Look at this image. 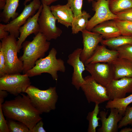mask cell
Instances as JSON below:
<instances>
[{
  "instance_id": "4dcf8cb0",
  "label": "cell",
  "mask_w": 132,
  "mask_h": 132,
  "mask_svg": "<svg viewBox=\"0 0 132 132\" xmlns=\"http://www.w3.org/2000/svg\"><path fill=\"white\" fill-rule=\"evenodd\" d=\"M83 0H67V2L73 13L74 17L80 15Z\"/></svg>"
},
{
  "instance_id": "8d00e7d4",
  "label": "cell",
  "mask_w": 132,
  "mask_h": 132,
  "mask_svg": "<svg viewBox=\"0 0 132 132\" xmlns=\"http://www.w3.org/2000/svg\"><path fill=\"white\" fill-rule=\"evenodd\" d=\"M58 0H41L42 3L47 6H49L52 3Z\"/></svg>"
},
{
  "instance_id": "836d02e7",
  "label": "cell",
  "mask_w": 132,
  "mask_h": 132,
  "mask_svg": "<svg viewBox=\"0 0 132 132\" xmlns=\"http://www.w3.org/2000/svg\"><path fill=\"white\" fill-rule=\"evenodd\" d=\"M6 75L7 74L4 55L2 50L0 48V77Z\"/></svg>"
},
{
  "instance_id": "4fadbf2b",
  "label": "cell",
  "mask_w": 132,
  "mask_h": 132,
  "mask_svg": "<svg viewBox=\"0 0 132 132\" xmlns=\"http://www.w3.org/2000/svg\"><path fill=\"white\" fill-rule=\"evenodd\" d=\"M83 38V48L80 55L81 60L84 64L92 55L99 44L103 40L99 33L85 29L81 32Z\"/></svg>"
},
{
  "instance_id": "b9f144b4",
  "label": "cell",
  "mask_w": 132,
  "mask_h": 132,
  "mask_svg": "<svg viewBox=\"0 0 132 132\" xmlns=\"http://www.w3.org/2000/svg\"><path fill=\"white\" fill-rule=\"evenodd\" d=\"M88 1H92L93 0H88Z\"/></svg>"
},
{
  "instance_id": "ffe728a7",
  "label": "cell",
  "mask_w": 132,
  "mask_h": 132,
  "mask_svg": "<svg viewBox=\"0 0 132 132\" xmlns=\"http://www.w3.org/2000/svg\"><path fill=\"white\" fill-rule=\"evenodd\" d=\"M91 31L99 33L106 39L121 35L114 20H109L101 23L94 27Z\"/></svg>"
},
{
  "instance_id": "8992f818",
  "label": "cell",
  "mask_w": 132,
  "mask_h": 132,
  "mask_svg": "<svg viewBox=\"0 0 132 132\" xmlns=\"http://www.w3.org/2000/svg\"><path fill=\"white\" fill-rule=\"evenodd\" d=\"M29 77L26 74L6 75L0 77V90L16 96L25 93L31 83Z\"/></svg>"
},
{
  "instance_id": "3957f363",
  "label": "cell",
  "mask_w": 132,
  "mask_h": 132,
  "mask_svg": "<svg viewBox=\"0 0 132 132\" xmlns=\"http://www.w3.org/2000/svg\"><path fill=\"white\" fill-rule=\"evenodd\" d=\"M57 54L56 49L52 48L46 56L37 60L34 67L25 74L31 77L47 73L51 75L54 80L57 81V72H65L66 68L64 61L61 58H57Z\"/></svg>"
},
{
  "instance_id": "4316f807",
  "label": "cell",
  "mask_w": 132,
  "mask_h": 132,
  "mask_svg": "<svg viewBox=\"0 0 132 132\" xmlns=\"http://www.w3.org/2000/svg\"><path fill=\"white\" fill-rule=\"evenodd\" d=\"M114 20L119 30L121 35L132 36V22L117 19Z\"/></svg>"
},
{
  "instance_id": "1f68e13d",
  "label": "cell",
  "mask_w": 132,
  "mask_h": 132,
  "mask_svg": "<svg viewBox=\"0 0 132 132\" xmlns=\"http://www.w3.org/2000/svg\"><path fill=\"white\" fill-rule=\"evenodd\" d=\"M4 99H0V132H9L7 121L4 118L2 111V104Z\"/></svg>"
},
{
  "instance_id": "83f0119b",
  "label": "cell",
  "mask_w": 132,
  "mask_h": 132,
  "mask_svg": "<svg viewBox=\"0 0 132 132\" xmlns=\"http://www.w3.org/2000/svg\"><path fill=\"white\" fill-rule=\"evenodd\" d=\"M7 122L9 132H29V128L21 122L10 119Z\"/></svg>"
},
{
  "instance_id": "8fae6325",
  "label": "cell",
  "mask_w": 132,
  "mask_h": 132,
  "mask_svg": "<svg viewBox=\"0 0 132 132\" xmlns=\"http://www.w3.org/2000/svg\"><path fill=\"white\" fill-rule=\"evenodd\" d=\"M93 10L95 11L89 20L86 29L91 31L97 25L104 22L117 18V16L110 11L108 0H97L92 2Z\"/></svg>"
},
{
  "instance_id": "60d3db41",
  "label": "cell",
  "mask_w": 132,
  "mask_h": 132,
  "mask_svg": "<svg viewBox=\"0 0 132 132\" xmlns=\"http://www.w3.org/2000/svg\"><path fill=\"white\" fill-rule=\"evenodd\" d=\"M31 0H25L24 2V5H25L26 4L27 2H28L30 1Z\"/></svg>"
},
{
  "instance_id": "7c38bea8",
  "label": "cell",
  "mask_w": 132,
  "mask_h": 132,
  "mask_svg": "<svg viewBox=\"0 0 132 132\" xmlns=\"http://www.w3.org/2000/svg\"><path fill=\"white\" fill-rule=\"evenodd\" d=\"M81 48H77L68 56L67 63L73 68L71 83L79 90L85 80L82 76L83 72L86 70L85 66L80 60V55L82 50Z\"/></svg>"
},
{
  "instance_id": "5bb4252c",
  "label": "cell",
  "mask_w": 132,
  "mask_h": 132,
  "mask_svg": "<svg viewBox=\"0 0 132 132\" xmlns=\"http://www.w3.org/2000/svg\"><path fill=\"white\" fill-rule=\"evenodd\" d=\"M106 88L110 100L125 98L127 93H132V77L114 79Z\"/></svg>"
},
{
  "instance_id": "ac0fdd59",
  "label": "cell",
  "mask_w": 132,
  "mask_h": 132,
  "mask_svg": "<svg viewBox=\"0 0 132 132\" xmlns=\"http://www.w3.org/2000/svg\"><path fill=\"white\" fill-rule=\"evenodd\" d=\"M50 7L52 13L58 22L67 28L71 26L74 16L68 3L52 5Z\"/></svg>"
},
{
  "instance_id": "d4e9b609",
  "label": "cell",
  "mask_w": 132,
  "mask_h": 132,
  "mask_svg": "<svg viewBox=\"0 0 132 132\" xmlns=\"http://www.w3.org/2000/svg\"><path fill=\"white\" fill-rule=\"evenodd\" d=\"M99 104L95 103L93 110L89 112L87 117V119L88 121V132H96V129L99 125V121L100 120V117L98 116L99 112Z\"/></svg>"
},
{
  "instance_id": "2e32d148",
  "label": "cell",
  "mask_w": 132,
  "mask_h": 132,
  "mask_svg": "<svg viewBox=\"0 0 132 132\" xmlns=\"http://www.w3.org/2000/svg\"><path fill=\"white\" fill-rule=\"evenodd\" d=\"M110 115L107 118L108 111L102 110L99 112L101 127L98 130V132H117L118 131V124L123 116L118 110L115 108L110 109Z\"/></svg>"
},
{
  "instance_id": "f1b7e54d",
  "label": "cell",
  "mask_w": 132,
  "mask_h": 132,
  "mask_svg": "<svg viewBox=\"0 0 132 132\" xmlns=\"http://www.w3.org/2000/svg\"><path fill=\"white\" fill-rule=\"evenodd\" d=\"M115 49L118 52V57L132 61V44L123 45Z\"/></svg>"
},
{
  "instance_id": "e0dca14e",
  "label": "cell",
  "mask_w": 132,
  "mask_h": 132,
  "mask_svg": "<svg viewBox=\"0 0 132 132\" xmlns=\"http://www.w3.org/2000/svg\"><path fill=\"white\" fill-rule=\"evenodd\" d=\"M118 56V52L116 50H110L104 45H98L92 55L84 63V65L98 62L111 63Z\"/></svg>"
},
{
  "instance_id": "30bf717a",
  "label": "cell",
  "mask_w": 132,
  "mask_h": 132,
  "mask_svg": "<svg viewBox=\"0 0 132 132\" xmlns=\"http://www.w3.org/2000/svg\"><path fill=\"white\" fill-rule=\"evenodd\" d=\"M86 70L98 83L106 87L114 79V73L111 63H93L85 65Z\"/></svg>"
},
{
  "instance_id": "9a60e30c",
  "label": "cell",
  "mask_w": 132,
  "mask_h": 132,
  "mask_svg": "<svg viewBox=\"0 0 132 132\" xmlns=\"http://www.w3.org/2000/svg\"><path fill=\"white\" fill-rule=\"evenodd\" d=\"M43 8L42 4L36 13L29 18L25 23L19 28L20 35L17 41L18 53L20 52L22 43L28 36L32 34L35 35L40 32V26L38 20Z\"/></svg>"
},
{
  "instance_id": "d590c367",
  "label": "cell",
  "mask_w": 132,
  "mask_h": 132,
  "mask_svg": "<svg viewBox=\"0 0 132 132\" xmlns=\"http://www.w3.org/2000/svg\"><path fill=\"white\" fill-rule=\"evenodd\" d=\"M4 24H0V39L1 40L6 38L9 35V33L4 29Z\"/></svg>"
},
{
  "instance_id": "e575fe53",
  "label": "cell",
  "mask_w": 132,
  "mask_h": 132,
  "mask_svg": "<svg viewBox=\"0 0 132 132\" xmlns=\"http://www.w3.org/2000/svg\"><path fill=\"white\" fill-rule=\"evenodd\" d=\"M43 125L44 123L41 120L29 131V132H45L46 131L43 128Z\"/></svg>"
},
{
  "instance_id": "7402d4cb",
  "label": "cell",
  "mask_w": 132,
  "mask_h": 132,
  "mask_svg": "<svg viewBox=\"0 0 132 132\" xmlns=\"http://www.w3.org/2000/svg\"><path fill=\"white\" fill-rule=\"evenodd\" d=\"M90 17L89 13L85 11H82L80 15L74 17L72 23V33L76 34L86 29Z\"/></svg>"
},
{
  "instance_id": "52a82bcc",
  "label": "cell",
  "mask_w": 132,
  "mask_h": 132,
  "mask_svg": "<svg viewBox=\"0 0 132 132\" xmlns=\"http://www.w3.org/2000/svg\"><path fill=\"white\" fill-rule=\"evenodd\" d=\"M42 4L43 8L38 20L39 32L43 34L48 41L56 39L61 36L62 31L56 26L57 20L52 13L50 6Z\"/></svg>"
},
{
  "instance_id": "74e56055",
  "label": "cell",
  "mask_w": 132,
  "mask_h": 132,
  "mask_svg": "<svg viewBox=\"0 0 132 132\" xmlns=\"http://www.w3.org/2000/svg\"><path fill=\"white\" fill-rule=\"evenodd\" d=\"M8 92L6 91L0 90V98L4 99L7 96Z\"/></svg>"
},
{
  "instance_id": "d6986e66",
  "label": "cell",
  "mask_w": 132,
  "mask_h": 132,
  "mask_svg": "<svg viewBox=\"0 0 132 132\" xmlns=\"http://www.w3.org/2000/svg\"><path fill=\"white\" fill-rule=\"evenodd\" d=\"M114 73V79L132 77V61L118 57L111 63Z\"/></svg>"
},
{
  "instance_id": "ab89813d",
  "label": "cell",
  "mask_w": 132,
  "mask_h": 132,
  "mask_svg": "<svg viewBox=\"0 0 132 132\" xmlns=\"http://www.w3.org/2000/svg\"><path fill=\"white\" fill-rule=\"evenodd\" d=\"M120 132H132V128L125 127L121 129Z\"/></svg>"
},
{
  "instance_id": "6da1fadb",
  "label": "cell",
  "mask_w": 132,
  "mask_h": 132,
  "mask_svg": "<svg viewBox=\"0 0 132 132\" xmlns=\"http://www.w3.org/2000/svg\"><path fill=\"white\" fill-rule=\"evenodd\" d=\"M3 114L8 119L21 122L29 131L42 119L41 112L33 106L28 95L21 93L13 99L2 104Z\"/></svg>"
},
{
  "instance_id": "277c9868",
  "label": "cell",
  "mask_w": 132,
  "mask_h": 132,
  "mask_svg": "<svg viewBox=\"0 0 132 132\" xmlns=\"http://www.w3.org/2000/svg\"><path fill=\"white\" fill-rule=\"evenodd\" d=\"M25 93L33 106L41 114L49 113L56 108L58 96L55 87H50L46 90H42L30 85Z\"/></svg>"
},
{
  "instance_id": "603a6c76",
  "label": "cell",
  "mask_w": 132,
  "mask_h": 132,
  "mask_svg": "<svg viewBox=\"0 0 132 132\" xmlns=\"http://www.w3.org/2000/svg\"><path fill=\"white\" fill-rule=\"evenodd\" d=\"M132 103V94L123 98L109 100L105 107L107 109L116 108L118 110L119 113L123 116L127 107Z\"/></svg>"
},
{
  "instance_id": "cb8c5ba5",
  "label": "cell",
  "mask_w": 132,
  "mask_h": 132,
  "mask_svg": "<svg viewBox=\"0 0 132 132\" xmlns=\"http://www.w3.org/2000/svg\"><path fill=\"white\" fill-rule=\"evenodd\" d=\"M100 43L102 45L115 49L123 45L132 44V36L121 35L111 38L103 39Z\"/></svg>"
},
{
  "instance_id": "ba28073f",
  "label": "cell",
  "mask_w": 132,
  "mask_h": 132,
  "mask_svg": "<svg viewBox=\"0 0 132 132\" xmlns=\"http://www.w3.org/2000/svg\"><path fill=\"white\" fill-rule=\"evenodd\" d=\"M84 78L85 82L81 88L88 103L99 104L110 100L106 87L97 82L91 75Z\"/></svg>"
},
{
  "instance_id": "7a4b0ae2",
  "label": "cell",
  "mask_w": 132,
  "mask_h": 132,
  "mask_svg": "<svg viewBox=\"0 0 132 132\" xmlns=\"http://www.w3.org/2000/svg\"><path fill=\"white\" fill-rule=\"evenodd\" d=\"M50 45V42L40 32L35 35L32 41H27L22 43L23 53L19 58L23 63V74L32 68L37 60L44 57Z\"/></svg>"
},
{
  "instance_id": "44dd1931",
  "label": "cell",
  "mask_w": 132,
  "mask_h": 132,
  "mask_svg": "<svg viewBox=\"0 0 132 132\" xmlns=\"http://www.w3.org/2000/svg\"><path fill=\"white\" fill-rule=\"evenodd\" d=\"M19 0H6L5 6L0 15V21L8 23L18 15L16 12L19 5Z\"/></svg>"
},
{
  "instance_id": "5b68a950",
  "label": "cell",
  "mask_w": 132,
  "mask_h": 132,
  "mask_svg": "<svg viewBox=\"0 0 132 132\" xmlns=\"http://www.w3.org/2000/svg\"><path fill=\"white\" fill-rule=\"evenodd\" d=\"M1 41L0 48L4 54L7 75L21 74L23 71V65L18 56L16 38L10 34Z\"/></svg>"
},
{
  "instance_id": "484cf974",
  "label": "cell",
  "mask_w": 132,
  "mask_h": 132,
  "mask_svg": "<svg viewBox=\"0 0 132 132\" xmlns=\"http://www.w3.org/2000/svg\"><path fill=\"white\" fill-rule=\"evenodd\" d=\"M111 11L115 13L132 8V0H108Z\"/></svg>"
},
{
  "instance_id": "d6a6232c",
  "label": "cell",
  "mask_w": 132,
  "mask_h": 132,
  "mask_svg": "<svg viewBox=\"0 0 132 132\" xmlns=\"http://www.w3.org/2000/svg\"><path fill=\"white\" fill-rule=\"evenodd\" d=\"M115 14L117 16L118 19L132 22V8L124 10Z\"/></svg>"
},
{
  "instance_id": "9c48e42d",
  "label": "cell",
  "mask_w": 132,
  "mask_h": 132,
  "mask_svg": "<svg viewBox=\"0 0 132 132\" xmlns=\"http://www.w3.org/2000/svg\"><path fill=\"white\" fill-rule=\"evenodd\" d=\"M41 5L40 0H33L29 4L24 5L20 14L7 24H4V30L16 38H18L20 35L19 28L25 23L29 18L36 13Z\"/></svg>"
},
{
  "instance_id": "f35d334b",
  "label": "cell",
  "mask_w": 132,
  "mask_h": 132,
  "mask_svg": "<svg viewBox=\"0 0 132 132\" xmlns=\"http://www.w3.org/2000/svg\"><path fill=\"white\" fill-rule=\"evenodd\" d=\"M6 0H0V9L3 10L5 5Z\"/></svg>"
},
{
  "instance_id": "f546056e",
  "label": "cell",
  "mask_w": 132,
  "mask_h": 132,
  "mask_svg": "<svg viewBox=\"0 0 132 132\" xmlns=\"http://www.w3.org/2000/svg\"><path fill=\"white\" fill-rule=\"evenodd\" d=\"M131 125L132 126V106L127 107L124 115L118 124V128Z\"/></svg>"
}]
</instances>
